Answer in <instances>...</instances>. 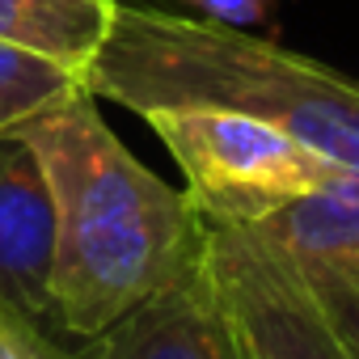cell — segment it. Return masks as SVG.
I'll use <instances>...</instances> for the list:
<instances>
[{
  "label": "cell",
  "instance_id": "obj_1",
  "mask_svg": "<svg viewBox=\"0 0 359 359\" xmlns=\"http://www.w3.org/2000/svg\"><path fill=\"white\" fill-rule=\"evenodd\" d=\"M43 156L55 199L51 321L93 338L203 254V216L187 191L135 161L81 93L18 127Z\"/></svg>",
  "mask_w": 359,
  "mask_h": 359
},
{
  "label": "cell",
  "instance_id": "obj_2",
  "mask_svg": "<svg viewBox=\"0 0 359 359\" xmlns=\"http://www.w3.org/2000/svg\"><path fill=\"white\" fill-rule=\"evenodd\" d=\"M89 93L140 118L165 106L241 110L359 173V81L237 26L118 5Z\"/></svg>",
  "mask_w": 359,
  "mask_h": 359
},
{
  "label": "cell",
  "instance_id": "obj_3",
  "mask_svg": "<svg viewBox=\"0 0 359 359\" xmlns=\"http://www.w3.org/2000/svg\"><path fill=\"white\" fill-rule=\"evenodd\" d=\"M144 123L182 169L191 203L229 224H254L346 173L330 156L241 110L165 106L148 110Z\"/></svg>",
  "mask_w": 359,
  "mask_h": 359
},
{
  "label": "cell",
  "instance_id": "obj_4",
  "mask_svg": "<svg viewBox=\"0 0 359 359\" xmlns=\"http://www.w3.org/2000/svg\"><path fill=\"white\" fill-rule=\"evenodd\" d=\"M203 254L254 359H351L300 271L245 224L203 216Z\"/></svg>",
  "mask_w": 359,
  "mask_h": 359
},
{
  "label": "cell",
  "instance_id": "obj_5",
  "mask_svg": "<svg viewBox=\"0 0 359 359\" xmlns=\"http://www.w3.org/2000/svg\"><path fill=\"white\" fill-rule=\"evenodd\" d=\"M72 359H233V325L208 254L114 325L85 338Z\"/></svg>",
  "mask_w": 359,
  "mask_h": 359
},
{
  "label": "cell",
  "instance_id": "obj_6",
  "mask_svg": "<svg viewBox=\"0 0 359 359\" xmlns=\"http://www.w3.org/2000/svg\"><path fill=\"white\" fill-rule=\"evenodd\" d=\"M55 266V199L43 156L22 131H0V304L47 325Z\"/></svg>",
  "mask_w": 359,
  "mask_h": 359
},
{
  "label": "cell",
  "instance_id": "obj_7",
  "mask_svg": "<svg viewBox=\"0 0 359 359\" xmlns=\"http://www.w3.org/2000/svg\"><path fill=\"white\" fill-rule=\"evenodd\" d=\"M245 229L296 271H325L359 283V173L346 169Z\"/></svg>",
  "mask_w": 359,
  "mask_h": 359
},
{
  "label": "cell",
  "instance_id": "obj_8",
  "mask_svg": "<svg viewBox=\"0 0 359 359\" xmlns=\"http://www.w3.org/2000/svg\"><path fill=\"white\" fill-rule=\"evenodd\" d=\"M118 0H0V39L85 68L102 51Z\"/></svg>",
  "mask_w": 359,
  "mask_h": 359
},
{
  "label": "cell",
  "instance_id": "obj_9",
  "mask_svg": "<svg viewBox=\"0 0 359 359\" xmlns=\"http://www.w3.org/2000/svg\"><path fill=\"white\" fill-rule=\"evenodd\" d=\"M81 93H89L85 68L0 39V131H18Z\"/></svg>",
  "mask_w": 359,
  "mask_h": 359
},
{
  "label": "cell",
  "instance_id": "obj_10",
  "mask_svg": "<svg viewBox=\"0 0 359 359\" xmlns=\"http://www.w3.org/2000/svg\"><path fill=\"white\" fill-rule=\"evenodd\" d=\"M300 279L313 287L325 321L334 325L342 351L351 359H359V283L342 279V275H325V271H300Z\"/></svg>",
  "mask_w": 359,
  "mask_h": 359
},
{
  "label": "cell",
  "instance_id": "obj_11",
  "mask_svg": "<svg viewBox=\"0 0 359 359\" xmlns=\"http://www.w3.org/2000/svg\"><path fill=\"white\" fill-rule=\"evenodd\" d=\"M0 359H72V351L60 346L47 325L0 304Z\"/></svg>",
  "mask_w": 359,
  "mask_h": 359
},
{
  "label": "cell",
  "instance_id": "obj_12",
  "mask_svg": "<svg viewBox=\"0 0 359 359\" xmlns=\"http://www.w3.org/2000/svg\"><path fill=\"white\" fill-rule=\"evenodd\" d=\"M182 5H191V9L203 13L208 22H220V26H237V30H245V26L266 22V13H271L275 0H182Z\"/></svg>",
  "mask_w": 359,
  "mask_h": 359
},
{
  "label": "cell",
  "instance_id": "obj_13",
  "mask_svg": "<svg viewBox=\"0 0 359 359\" xmlns=\"http://www.w3.org/2000/svg\"><path fill=\"white\" fill-rule=\"evenodd\" d=\"M229 325H233V321H229ZM233 359H254V355H250V346L241 342V334H237V325H233Z\"/></svg>",
  "mask_w": 359,
  "mask_h": 359
}]
</instances>
